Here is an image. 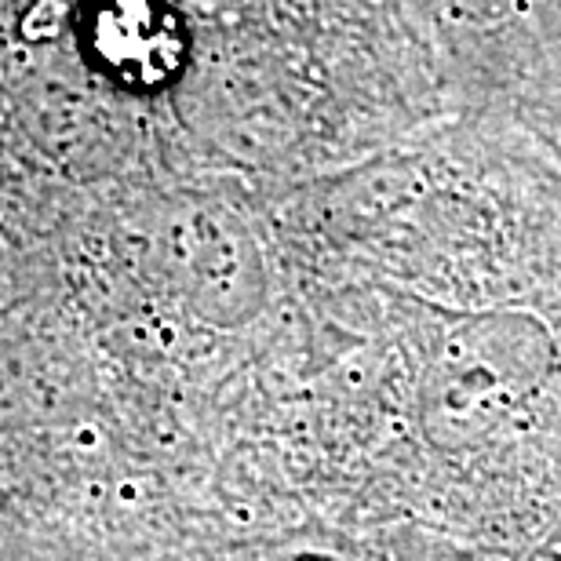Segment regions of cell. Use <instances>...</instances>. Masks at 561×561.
Masks as SVG:
<instances>
[{
	"instance_id": "obj_1",
	"label": "cell",
	"mask_w": 561,
	"mask_h": 561,
	"mask_svg": "<svg viewBox=\"0 0 561 561\" xmlns=\"http://www.w3.org/2000/svg\"><path fill=\"white\" fill-rule=\"evenodd\" d=\"M554 340L533 313H478L453 324L426 365L420 423L437 448H467L496 434L540 394Z\"/></svg>"
}]
</instances>
